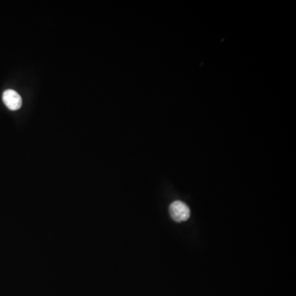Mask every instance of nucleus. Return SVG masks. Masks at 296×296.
<instances>
[{
	"label": "nucleus",
	"mask_w": 296,
	"mask_h": 296,
	"mask_svg": "<svg viewBox=\"0 0 296 296\" xmlns=\"http://www.w3.org/2000/svg\"><path fill=\"white\" fill-rule=\"evenodd\" d=\"M170 213L172 219L177 222L185 221L190 217L189 207L185 203L180 201H175L171 204Z\"/></svg>",
	"instance_id": "1"
},
{
	"label": "nucleus",
	"mask_w": 296,
	"mask_h": 296,
	"mask_svg": "<svg viewBox=\"0 0 296 296\" xmlns=\"http://www.w3.org/2000/svg\"><path fill=\"white\" fill-rule=\"evenodd\" d=\"M3 101L5 106L11 110H17L22 107V97L14 90L5 91L3 94Z\"/></svg>",
	"instance_id": "2"
}]
</instances>
